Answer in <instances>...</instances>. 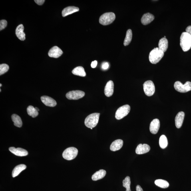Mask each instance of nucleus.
<instances>
[{"instance_id": "obj_8", "label": "nucleus", "mask_w": 191, "mask_h": 191, "mask_svg": "<svg viewBox=\"0 0 191 191\" xmlns=\"http://www.w3.org/2000/svg\"><path fill=\"white\" fill-rule=\"evenodd\" d=\"M143 90L146 96H151L153 95L155 91V87L152 81L148 80L143 84Z\"/></svg>"}, {"instance_id": "obj_33", "label": "nucleus", "mask_w": 191, "mask_h": 191, "mask_svg": "<svg viewBox=\"0 0 191 191\" xmlns=\"http://www.w3.org/2000/svg\"><path fill=\"white\" fill-rule=\"evenodd\" d=\"M109 67V64L108 62H104L102 64V68L104 70L107 69Z\"/></svg>"}, {"instance_id": "obj_27", "label": "nucleus", "mask_w": 191, "mask_h": 191, "mask_svg": "<svg viewBox=\"0 0 191 191\" xmlns=\"http://www.w3.org/2000/svg\"><path fill=\"white\" fill-rule=\"evenodd\" d=\"M27 112L28 115L33 118H35L38 115V112L35 109V107L32 106H29L27 108Z\"/></svg>"}, {"instance_id": "obj_19", "label": "nucleus", "mask_w": 191, "mask_h": 191, "mask_svg": "<svg viewBox=\"0 0 191 191\" xmlns=\"http://www.w3.org/2000/svg\"><path fill=\"white\" fill-rule=\"evenodd\" d=\"M79 8L74 6H70L65 8L62 11V16L65 17L71 14L75 13L79 11Z\"/></svg>"}, {"instance_id": "obj_9", "label": "nucleus", "mask_w": 191, "mask_h": 191, "mask_svg": "<svg viewBox=\"0 0 191 191\" xmlns=\"http://www.w3.org/2000/svg\"><path fill=\"white\" fill-rule=\"evenodd\" d=\"M85 95V92L83 91L75 90L68 92L66 94V97L70 100H78L83 97Z\"/></svg>"}, {"instance_id": "obj_23", "label": "nucleus", "mask_w": 191, "mask_h": 191, "mask_svg": "<svg viewBox=\"0 0 191 191\" xmlns=\"http://www.w3.org/2000/svg\"><path fill=\"white\" fill-rule=\"evenodd\" d=\"M26 168V166L24 164H20L16 166L12 172V176L15 177L19 175V174L24 170Z\"/></svg>"}, {"instance_id": "obj_14", "label": "nucleus", "mask_w": 191, "mask_h": 191, "mask_svg": "<svg viewBox=\"0 0 191 191\" xmlns=\"http://www.w3.org/2000/svg\"><path fill=\"white\" fill-rule=\"evenodd\" d=\"M150 149V146L148 144H140L136 148V152L137 154H145L149 152Z\"/></svg>"}, {"instance_id": "obj_22", "label": "nucleus", "mask_w": 191, "mask_h": 191, "mask_svg": "<svg viewBox=\"0 0 191 191\" xmlns=\"http://www.w3.org/2000/svg\"><path fill=\"white\" fill-rule=\"evenodd\" d=\"M106 172L104 170H100L97 171L92 176V179L94 181H96L103 178L106 176Z\"/></svg>"}, {"instance_id": "obj_18", "label": "nucleus", "mask_w": 191, "mask_h": 191, "mask_svg": "<svg viewBox=\"0 0 191 191\" xmlns=\"http://www.w3.org/2000/svg\"><path fill=\"white\" fill-rule=\"evenodd\" d=\"M24 27L23 25L20 24L18 26L16 29L15 32L17 37L21 41L25 40V34L24 32Z\"/></svg>"}, {"instance_id": "obj_15", "label": "nucleus", "mask_w": 191, "mask_h": 191, "mask_svg": "<svg viewBox=\"0 0 191 191\" xmlns=\"http://www.w3.org/2000/svg\"><path fill=\"white\" fill-rule=\"evenodd\" d=\"M41 100L42 102L45 105L50 107H54L57 104L55 100L49 96H42Z\"/></svg>"}, {"instance_id": "obj_4", "label": "nucleus", "mask_w": 191, "mask_h": 191, "mask_svg": "<svg viewBox=\"0 0 191 191\" xmlns=\"http://www.w3.org/2000/svg\"><path fill=\"white\" fill-rule=\"evenodd\" d=\"M116 19L115 14L112 12L106 13L100 16L99 22L103 25H110Z\"/></svg>"}, {"instance_id": "obj_5", "label": "nucleus", "mask_w": 191, "mask_h": 191, "mask_svg": "<svg viewBox=\"0 0 191 191\" xmlns=\"http://www.w3.org/2000/svg\"><path fill=\"white\" fill-rule=\"evenodd\" d=\"M78 152V150L76 148L73 147H69L64 151L62 154V156L65 159L71 160L76 157Z\"/></svg>"}, {"instance_id": "obj_24", "label": "nucleus", "mask_w": 191, "mask_h": 191, "mask_svg": "<svg viewBox=\"0 0 191 191\" xmlns=\"http://www.w3.org/2000/svg\"><path fill=\"white\" fill-rule=\"evenodd\" d=\"M72 73L74 75L84 77L86 75V73L83 67L79 66L74 69Z\"/></svg>"}, {"instance_id": "obj_28", "label": "nucleus", "mask_w": 191, "mask_h": 191, "mask_svg": "<svg viewBox=\"0 0 191 191\" xmlns=\"http://www.w3.org/2000/svg\"><path fill=\"white\" fill-rule=\"evenodd\" d=\"M132 37V33L131 29H128L126 32V37L124 40V46H127L130 44L131 41Z\"/></svg>"}, {"instance_id": "obj_35", "label": "nucleus", "mask_w": 191, "mask_h": 191, "mask_svg": "<svg viewBox=\"0 0 191 191\" xmlns=\"http://www.w3.org/2000/svg\"><path fill=\"white\" fill-rule=\"evenodd\" d=\"M186 32L191 35V26H189L186 28Z\"/></svg>"}, {"instance_id": "obj_10", "label": "nucleus", "mask_w": 191, "mask_h": 191, "mask_svg": "<svg viewBox=\"0 0 191 191\" xmlns=\"http://www.w3.org/2000/svg\"><path fill=\"white\" fill-rule=\"evenodd\" d=\"M63 53V51L60 48L57 46H54L50 50L48 55L50 57L57 58L61 56Z\"/></svg>"}, {"instance_id": "obj_16", "label": "nucleus", "mask_w": 191, "mask_h": 191, "mask_svg": "<svg viewBox=\"0 0 191 191\" xmlns=\"http://www.w3.org/2000/svg\"><path fill=\"white\" fill-rule=\"evenodd\" d=\"M184 116L185 114L183 112H180L177 114L175 119V122L177 128H179L181 127L183 122Z\"/></svg>"}, {"instance_id": "obj_32", "label": "nucleus", "mask_w": 191, "mask_h": 191, "mask_svg": "<svg viewBox=\"0 0 191 191\" xmlns=\"http://www.w3.org/2000/svg\"><path fill=\"white\" fill-rule=\"evenodd\" d=\"M7 25V22L6 20H1L0 21V30L2 31L5 29Z\"/></svg>"}, {"instance_id": "obj_31", "label": "nucleus", "mask_w": 191, "mask_h": 191, "mask_svg": "<svg viewBox=\"0 0 191 191\" xmlns=\"http://www.w3.org/2000/svg\"><path fill=\"white\" fill-rule=\"evenodd\" d=\"M9 69V66L6 64H1L0 65V75L5 73Z\"/></svg>"}, {"instance_id": "obj_12", "label": "nucleus", "mask_w": 191, "mask_h": 191, "mask_svg": "<svg viewBox=\"0 0 191 191\" xmlns=\"http://www.w3.org/2000/svg\"><path fill=\"white\" fill-rule=\"evenodd\" d=\"M114 84L113 82L110 80L106 83L104 88V94L107 97L111 96L114 92Z\"/></svg>"}, {"instance_id": "obj_17", "label": "nucleus", "mask_w": 191, "mask_h": 191, "mask_svg": "<svg viewBox=\"0 0 191 191\" xmlns=\"http://www.w3.org/2000/svg\"><path fill=\"white\" fill-rule=\"evenodd\" d=\"M154 19V16L150 13L144 14L141 19V23L144 25L149 24Z\"/></svg>"}, {"instance_id": "obj_13", "label": "nucleus", "mask_w": 191, "mask_h": 191, "mask_svg": "<svg viewBox=\"0 0 191 191\" xmlns=\"http://www.w3.org/2000/svg\"><path fill=\"white\" fill-rule=\"evenodd\" d=\"M9 150L12 153L17 156H26L28 154V152L26 150L21 148H16L14 147H11L9 148Z\"/></svg>"}, {"instance_id": "obj_38", "label": "nucleus", "mask_w": 191, "mask_h": 191, "mask_svg": "<svg viewBox=\"0 0 191 191\" xmlns=\"http://www.w3.org/2000/svg\"><path fill=\"white\" fill-rule=\"evenodd\" d=\"M35 109H36V110H37L38 112L39 111V108H38L37 107H35Z\"/></svg>"}, {"instance_id": "obj_37", "label": "nucleus", "mask_w": 191, "mask_h": 191, "mask_svg": "<svg viewBox=\"0 0 191 191\" xmlns=\"http://www.w3.org/2000/svg\"><path fill=\"white\" fill-rule=\"evenodd\" d=\"M136 191H143L140 185H137L136 187Z\"/></svg>"}, {"instance_id": "obj_3", "label": "nucleus", "mask_w": 191, "mask_h": 191, "mask_svg": "<svg viewBox=\"0 0 191 191\" xmlns=\"http://www.w3.org/2000/svg\"><path fill=\"white\" fill-rule=\"evenodd\" d=\"M100 113H94L89 115L85 119V124L87 128H93L96 126L99 121Z\"/></svg>"}, {"instance_id": "obj_7", "label": "nucleus", "mask_w": 191, "mask_h": 191, "mask_svg": "<svg viewBox=\"0 0 191 191\" xmlns=\"http://www.w3.org/2000/svg\"><path fill=\"white\" fill-rule=\"evenodd\" d=\"M130 110V106L126 104L121 106L116 111L115 117L116 119L120 120L127 116L129 113Z\"/></svg>"}, {"instance_id": "obj_40", "label": "nucleus", "mask_w": 191, "mask_h": 191, "mask_svg": "<svg viewBox=\"0 0 191 191\" xmlns=\"http://www.w3.org/2000/svg\"><path fill=\"white\" fill-rule=\"evenodd\" d=\"M90 129L92 130V128H90Z\"/></svg>"}, {"instance_id": "obj_29", "label": "nucleus", "mask_w": 191, "mask_h": 191, "mask_svg": "<svg viewBox=\"0 0 191 191\" xmlns=\"http://www.w3.org/2000/svg\"><path fill=\"white\" fill-rule=\"evenodd\" d=\"M159 143L161 148L164 149L168 145V140L166 137L164 135H162L160 136L159 138Z\"/></svg>"}, {"instance_id": "obj_25", "label": "nucleus", "mask_w": 191, "mask_h": 191, "mask_svg": "<svg viewBox=\"0 0 191 191\" xmlns=\"http://www.w3.org/2000/svg\"><path fill=\"white\" fill-rule=\"evenodd\" d=\"M12 121L14 125L17 127L21 128L23 125V122L20 117L17 114H14L11 116Z\"/></svg>"}, {"instance_id": "obj_21", "label": "nucleus", "mask_w": 191, "mask_h": 191, "mask_svg": "<svg viewBox=\"0 0 191 191\" xmlns=\"http://www.w3.org/2000/svg\"><path fill=\"white\" fill-rule=\"evenodd\" d=\"M158 48L162 51L164 52L166 51L168 47V42L166 38H162L160 40L158 44Z\"/></svg>"}, {"instance_id": "obj_2", "label": "nucleus", "mask_w": 191, "mask_h": 191, "mask_svg": "<svg viewBox=\"0 0 191 191\" xmlns=\"http://www.w3.org/2000/svg\"><path fill=\"white\" fill-rule=\"evenodd\" d=\"M164 54V52L159 49L158 48H155L150 53V62L153 64L157 63L163 57Z\"/></svg>"}, {"instance_id": "obj_11", "label": "nucleus", "mask_w": 191, "mask_h": 191, "mask_svg": "<svg viewBox=\"0 0 191 191\" xmlns=\"http://www.w3.org/2000/svg\"><path fill=\"white\" fill-rule=\"evenodd\" d=\"M160 127V121L158 119H156L151 122L149 129L150 132L153 134L157 133Z\"/></svg>"}, {"instance_id": "obj_39", "label": "nucleus", "mask_w": 191, "mask_h": 191, "mask_svg": "<svg viewBox=\"0 0 191 191\" xmlns=\"http://www.w3.org/2000/svg\"><path fill=\"white\" fill-rule=\"evenodd\" d=\"M2 86V84H0V87H1Z\"/></svg>"}, {"instance_id": "obj_1", "label": "nucleus", "mask_w": 191, "mask_h": 191, "mask_svg": "<svg viewBox=\"0 0 191 191\" xmlns=\"http://www.w3.org/2000/svg\"><path fill=\"white\" fill-rule=\"evenodd\" d=\"M180 46L183 51L186 52L191 48V35L184 32L180 37Z\"/></svg>"}, {"instance_id": "obj_41", "label": "nucleus", "mask_w": 191, "mask_h": 191, "mask_svg": "<svg viewBox=\"0 0 191 191\" xmlns=\"http://www.w3.org/2000/svg\"><path fill=\"white\" fill-rule=\"evenodd\" d=\"M0 91H1V89H0Z\"/></svg>"}, {"instance_id": "obj_26", "label": "nucleus", "mask_w": 191, "mask_h": 191, "mask_svg": "<svg viewBox=\"0 0 191 191\" xmlns=\"http://www.w3.org/2000/svg\"><path fill=\"white\" fill-rule=\"evenodd\" d=\"M156 185L162 188H168L169 184L167 181L162 179L157 180L155 181Z\"/></svg>"}, {"instance_id": "obj_20", "label": "nucleus", "mask_w": 191, "mask_h": 191, "mask_svg": "<svg viewBox=\"0 0 191 191\" xmlns=\"http://www.w3.org/2000/svg\"><path fill=\"white\" fill-rule=\"evenodd\" d=\"M123 145V141L122 140L118 139L114 140L110 146V149L112 151H116L119 150L122 147Z\"/></svg>"}, {"instance_id": "obj_36", "label": "nucleus", "mask_w": 191, "mask_h": 191, "mask_svg": "<svg viewBox=\"0 0 191 191\" xmlns=\"http://www.w3.org/2000/svg\"><path fill=\"white\" fill-rule=\"evenodd\" d=\"M97 65V62L96 61H94L92 62L91 64V66L92 68H95L96 67Z\"/></svg>"}, {"instance_id": "obj_30", "label": "nucleus", "mask_w": 191, "mask_h": 191, "mask_svg": "<svg viewBox=\"0 0 191 191\" xmlns=\"http://www.w3.org/2000/svg\"><path fill=\"white\" fill-rule=\"evenodd\" d=\"M123 186L126 188V191H131L130 189L131 180L129 176H127L123 180Z\"/></svg>"}, {"instance_id": "obj_6", "label": "nucleus", "mask_w": 191, "mask_h": 191, "mask_svg": "<svg viewBox=\"0 0 191 191\" xmlns=\"http://www.w3.org/2000/svg\"><path fill=\"white\" fill-rule=\"evenodd\" d=\"M174 86L176 91L181 93H186L191 90V82L189 81L186 82L184 85L179 81H177Z\"/></svg>"}, {"instance_id": "obj_34", "label": "nucleus", "mask_w": 191, "mask_h": 191, "mask_svg": "<svg viewBox=\"0 0 191 191\" xmlns=\"http://www.w3.org/2000/svg\"><path fill=\"white\" fill-rule=\"evenodd\" d=\"M45 1V0H35V3L40 5H43Z\"/></svg>"}]
</instances>
